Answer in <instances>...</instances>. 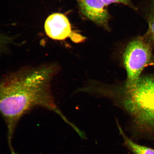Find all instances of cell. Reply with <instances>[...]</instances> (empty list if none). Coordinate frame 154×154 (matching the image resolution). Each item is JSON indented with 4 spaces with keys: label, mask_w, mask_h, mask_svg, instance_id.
I'll return each mask as SVG.
<instances>
[{
    "label": "cell",
    "mask_w": 154,
    "mask_h": 154,
    "mask_svg": "<svg viewBox=\"0 0 154 154\" xmlns=\"http://www.w3.org/2000/svg\"></svg>",
    "instance_id": "obj_9"
},
{
    "label": "cell",
    "mask_w": 154,
    "mask_h": 154,
    "mask_svg": "<svg viewBox=\"0 0 154 154\" xmlns=\"http://www.w3.org/2000/svg\"><path fill=\"white\" fill-rule=\"evenodd\" d=\"M117 125L125 144L134 154H154V149L135 143L125 134L118 122Z\"/></svg>",
    "instance_id": "obj_6"
},
{
    "label": "cell",
    "mask_w": 154,
    "mask_h": 154,
    "mask_svg": "<svg viewBox=\"0 0 154 154\" xmlns=\"http://www.w3.org/2000/svg\"><path fill=\"white\" fill-rule=\"evenodd\" d=\"M148 28L143 37L154 47V0H151L147 13Z\"/></svg>",
    "instance_id": "obj_7"
},
{
    "label": "cell",
    "mask_w": 154,
    "mask_h": 154,
    "mask_svg": "<svg viewBox=\"0 0 154 154\" xmlns=\"http://www.w3.org/2000/svg\"><path fill=\"white\" fill-rule=\"evenodd\" d=\"M57 63L26 66L5 75L0 85V109L7 123L9 147L15 126L23 115L33 108L40 106L59 115L70 126L56 105L51 82L60 70Z\"/></svg>",
    "instance_id": "obj_1"
},
{
    "label": "cell",
    "mask_w": 154,
    "mask_h": 154,
    "mask_svg": "<svg viewBox=\"0 0 154 154\" xmlns=\"http://www.w3.org/2000/svg\"><path fill=\"white\" fill-rule=\"evenodd\" d=\"M44 28L47 35L54 40H64L69 37L75 43L80 37V34L72 31L68 19L61 13L50 15L46 19Z\"/></svg>",
    "instance_id": "obj_4"
},
{
    "label": "cell",
    "mask_w": 154,
    "mask_h": 154,
    "mask_svg": "<svg viewBox=\"0 0 154 154\" xmlns=\"http://www.w3.org/2000/svg\"><path fill=\"white\" fill-rule=\"evenodd\" d=\"M81 12L95 23L109 30L110 17L106 6L101 0H76Z\"/></svg>",
    "instance_id": "obj_5"
},
{
    "label": "cell",
    "mask_w": 154,
    "mask_h": 154,
    "mask_svg": "<svg viewBox=\"0 0 154 154\" xmlns=\"http://www.w3.org/2000/svg\"><path fill=\"white\" fill-rule=\"evenodd\" d=\"M101 1L106 6L112 3H120L128 6L132 9H136L133 4L131 0H101Z\"/></svg>",
    "instance_id": "obj_8"
},
{
    "label": "cell",
    "mask_w": 154,
    "mask_h": 154,
    "mask_svg": "<svg viewBox=\"0 0 154 154\" xmlns=\"http://www.w3.org/2000/svg\"><path fill=\"white\" fill-rule=\"evenodd\" d=\"M103 95L113 98L132 117L137 126L154 129V75L140 76L135 82L105 87Z\"/></svg>",
    "instance_id": "obj_2"
},
{
    "label": "cell",
    "mask_w": 154,
    "mask_h": 154,
    "mask_svg": "<svg viewBox=\"0 0 154 154\" xmlns=\"http://www.w3.org/2000/svg\"><path fill=\"white\" fill-rule=\"evenodd\" d=\"M153 47L143 36L134 38L128 44L123 56L127 73L126 84L135 82L144 68L151 63Z\"/></svg>",
    "instance_id": "obj_3"
}]
</instances>
